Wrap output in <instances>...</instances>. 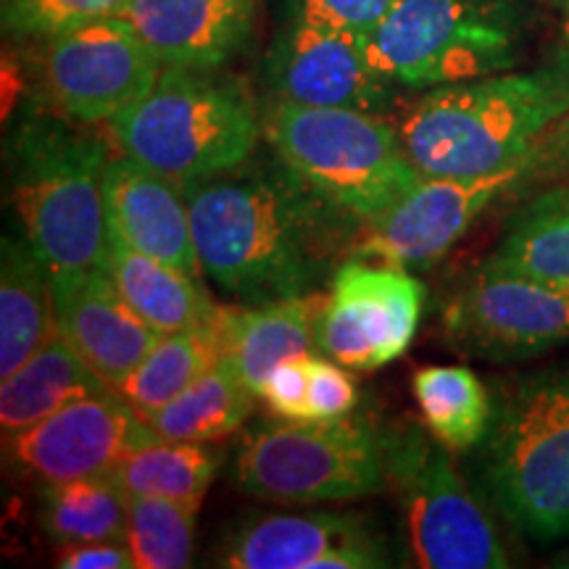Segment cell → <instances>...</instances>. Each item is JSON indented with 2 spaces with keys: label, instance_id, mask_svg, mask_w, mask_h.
Wrapping results in <instances>:
<instances>
[{
  "label": "cell",
  "instance_id": "obj_13",
  "mask_svg": "<svg viewBox=\"0 0 569 569\" xmlns=\"http://www.w3.org/2000/svg\"><path fill=\"white\" fill-rule=\"evenodd\" d=\"M425 306V284L407 269L348 259L317 322V351L348 369H380L407 353Z\"/></svg>",
  "mask_w": 569,
  "mask_h": 569
},
{
  "label": "cell",
  "instance_id": "obj_18",
  "mask_svg": "<svg viewBox=\"0 0 569 569\" xmlns=\"http://www.w3.org/2000/svg\"><path fill=\"white\" fill-rule=\"evenodd\" d=\"M103 203L111 234L201 280L203 267L180 182L127 153L111 156L103 172Z\"/></svg>",
  "mask_w": 569,
  "mask_h": 569
},
{
  "label": "cell",
  "instance_id": "obj_8",
  "mask_svg": "<svg viewBox=\"0 0 569 569\" xmlns=\"http://www.w3.org/2000/svg\"><path fill=\"white\" fill-rule=\"evenodd\" d=\"M388 430L369 417L261 425L234 457L240 490L269 503H325L375 496L388 482Z\"/></svg>",
  "mask_w": 569,
  "mask_h": 569
},
{
  "label": "cell",
  "instance_id": "obj_35",
  "mask_svg": "<svg viewBox=\"0 0 569 569\" xmlns=\"http://www.w3.org/2000/svg\"><path fill=\"white\" fill-rule=\"evenodd\" d=\"M56 565L61 569H134V559L127 540H96L59 546Z\"/></svg>",
  "mask_w": 569,
  "mask_h": 569
},
{
  "label": "cell",
  "instance_id": "obj_17",
  "mask_svg": "<svg viewBox=\"0 0 569 569\" xmlns=\"http://www.w3.org/2000/svg\"><path fill=\"white\" fill-rule=\"evenodd\" d=\"M51 274L59 336L106 386L119 390L151 353L161 332L132 309L109 269L92 267Z\"/></svg>",
  "mask_w": 569,
  "mask_h": 569
},
{
  "label": "cell",
  "instance_id": "obj_37",
  "mask_svg": "<svg viewBox=\"0 0 569 569\" xmlns=\"http://www.w3.org/2000/svg\"><path fill=\"white\" fill-rule=\"evenodd\" d=\"M557 567H567V569H569V551L565 553V557H561V559L557 561Z\"/></svg>",
  "mask_w": 569,
  "mask_h": 569
},
{
  "label": "cell",
  "instance_id": "obj_26",
  "mask_svg": "<svg viewBox=\"0 0 569 569\" xmlns=\"http://www.w3.org/2000/svg\"><path fill=\"white\" fill-rule=\"evenodd\" d=\"M222 356H227L224 309L209 327L161 336L151 353L119 386V393L138 409L142 419H148L184 388L193 386Z\"/></svg>",
  "mask_w": 569,
  "mask_h": 569
},
{
  "label": "cell",
  "instance_id": "obj_1",
  "mask_svg": "<svg viewBox=\"0 0 569 569\" xmlns=\"http://www.w3.org/2000/svg\"><path fill=\"white\" fill-rule=\"evenodd\" d=\"M180 184L203 274L246 306L311 293L356 246L359 219L325 201L274 153Z\"/></svg>",
  "mask_w": 569,
  "mask_h": 569
},
{
  "label": "cell",
  "instance_id": "obj_12",
  "mask_svg": "<svg viewBox=\"0 0 569 569\" xmlns=\"http://www.w3.org/2000/svg\"><path fill=\"white\" fill-rule=\"evenodd\" d=\"M163 63L124 17H106L48 38L42 82L56 111L98 124L148 96Z\"/></svg>",
  "mask_w": 569,
  "mask_h": 569
},
{
  "label": "cell",
  "instance_id": "obj_20",
  "mask_svg": "<svg viewBox=\"0 0 569 569\" xmlns=\"http://www.w3.org/2000/svg\"><path fill=\"white\" fill-rule=\"evenodd\" d=\"M327 303L325 293H303L253 309H224L227 356L261 398L269 372L290 356L317 348V322Z\"/></svg>",
  "mask_w": 569,
  "mask_h": 569
},
{
  "label": "cell",
  "instance_id": "obj_16",
  "mask_svg": "<svg viewBox=\"0 0 569 569\" xmlns=\"http://www.w3.org/2000/svg\"><path fill=\"white\" fill-rule=\"evenodd\" d=\"M264 74L274 101L317 109L380 113L396 88L369 63L365 34L306 17H290L277 34Z\"/></svg>",
  "mask_w": 569,
  "mask_h": 569
},
{
  "label": "cell",
  "instance_id": "obj_9",
  "mask_svg": "<svg viewBox=\"0 0 569 569\" xmlns=\"http://www.w3.org/2000/svg\"><path fill=\"white\" fill-rule=\"evenodd\" d=\"M388 480L401 498L411 559L422 569H503L509 551L451 451L427 425L388 430Z\"/></svg>",
  "mask_w": 569,
  "mask_h": 569
},
{
  "label": "cell",
  "instance_id": "obj_30",
  "mask_svg": "<svg viewBox=\"0 0 569 569\" xmlns=\"http://www.w3.org/2000/svg\"><path fill=\"white\" fill-rule=\"evenodd\" d=\"M201 507L161 496H132L127 546L138 569H182L193 565L196 517Z\"/></svg>",
  "mask_w": 569,
  "mask_h": 569
},
{
  "label": "cell",
  "instance_id": "obj_19",
  "mask_svg": "<svg viewBox=\"0 0 569 569\" xmlns=\"http://www.w3.org/2000/svg\"><path fill=\"white\" fill-rule=\"evenodd\" d=\"M122 17L163 67L219 69L251 38L256 0H130Z\"/></svg>",
  "mask_w": 569,
  "mask_h": 569
},
{
  "label": "cell",
  "instance_id": "obj_2",
  "mask_svg": "<svg viewBox=\"0 0 569 569\" xmlns=\"http://www.w3.org/2000/svg\"><path fill=\"white\" fill-rule=\"evenodd\" d=\"M569 117V51L528 71H501L427 90L401 122L427 177H480L528 159Z\"/></svg>",
  "mask_w": 569,
  "mask_h": 569
},
{
  "label": "cell",
  "instance_id": "obj_25",
  "mask_svg": "<svg viewBox=\"0 0 569 569\" xmlns=\"http://www.w3.org/2000/svg\"><path fill=\"white\" fill-rule=\"evenodd\" d=\"M486 264L569 290V184L525 203L509 219Z\"/></svg>",
  "mask_w": 569,
  "mask_h": 569
},
{
  "label": "cell",
  "instance_id": "obj_7",
  "mask_svg": "<svg viewBox=\"0 0 569 569\" xmlns=\"http://www.w3.org/2000/svg\"><path fill=\"white\" fill-rule=\"evenodd\" d=\"M522 42L525 17L517 0H398L365 34L377 74L411 90L515 69Z\"/></svg>",
  "mask_w": 569,
  "mask_h": 569
},
{
  "label": "cell",
  "instance_id": "obj_24",
  "mask_svg": "<svg viewBox=\"0 0 569 569\" xmlns=\"http://www.w3.org/2000/svg\"><path fill=\"white\" fill-rule=\"evenodd\" d=\"M256 396L230 356L198 377L190 388L172 398L167 407L146 419L159 438L193 440V443H217L240 430L253 411Z\"/></svg>",
  "mask_w": 569,
  "mask_h": 569
},
{
  "label": "cell",
  "instance_id": "obj_4",
  "mask_svg": "<svg viewBox=\"0 0 569 569\" xmlns=\"http://www.w3.org/2000/svg\"><path fill=\"white\" fill-rule=\"evenodd\" d=\"M478 472L490 507L525 538L569 536V359L501 388Z\"/></svg>",
  "mask_w": 569,
  "mask_h": 569
},
{
  "label": "cell",
  "instance_id": "obj_10",
  "mask_svg": "<svg viewBox=\"0 0 569 569\" xmlns=\"http://www.w3.org/2000/svg\"><path fill=\"white\" fill-rule=\"evenodd\" d=\"M549 163L553 156L543 140L528 159L498 172L480 177L425 174L393 209L367 224L365 238L356 240L353 256L401 269L438 264L498 198L530 182Z\"/></svg>",
  "mask_w": 569,
  "mask_h": 569
},
{
  "label": "cell",
  "instance_id": "obj_11",
  "mask_svg": "<svg viewBox=\"0 0 569 569\" xmlns=\"http://www.w3.org/2000/svg\"><path fill=\"white\" fill-rule=\"evenodd\" d=\"M443 336L467 359H536L569 343V290L482 261L446 303Z\"/></svg>",
  "mask_w": 569,
  "mask_h": 569
},
{
  "label": "cell",
  "instance_id": "obj_22",
  "mask_svg": "<svg viewBox=\"0 0 569 569\" xmlns=\"http://www.w3.org/2000/svg\"><path fill=\"white\" fill-rule=\"evenodd\" d=\"M106 269L117 280L132 309L161 336L209 327L224 309L211 301V296L198 284V277L134 251L111 232Z\"/></svg>",
  "mask_w": 569,
  "mask_h": 569
},
{
  "label": "cell",
  "instance_id": "obj_5",
  "mask_svg": "<svg viewBox=\"0 0 569 569\" xmlns=\"http://www.w3.org/2000/svg\"><path fill=\"white\" fill-rule=\"evenodd\" d=\"M119 151L174 182L201 180L246 163L264 122L251 92L217 69L163 67L148 96L109 119Z\"/></svg>",
  "mask_w": 569,
  "mask_h": 569
},
{
  "label": "cell",
  "instance_id": "obj_3",
  "mask_svg": "<svg viewBox=\"0 0 569 569\" xmlns=\"http://www.w3.org/2000/svg\"><path fill=\"white\" fill-rule=\"evenodd\" d=\"M48 111L27 113L6 142L11 203L19 230L51 272L103 267L109 219L103 172L109 146L101 134Z\"/></svg>",
  "mask_w": 569,
  "mask_h": 569
},
{
  "label": "cell",
  "instance_id": "obj_27",
  "mask_svg": "<svg viewBox=\"0 0 569 569\" xmlns=\"http://www.w3.org/2000/svg\"><path fill=\"white\" fill-rule=\"evenodd\" d=\"M427 430L451 453L475 451L493 422V398L472 369L422 367L411 380Z\"/></svg>",
  "mask_w": 569,
  "mask_h": 569
},
{
  "label": "cell",
  "instance_id": "obj_29",
  "mask_svg": "<svg viewBox=\"0 0 569 569\" xmlns=\"http://www.w3.org/2000/svg\"><path fill=\"white\" fill-rule=\"evenodd\" d=\"M222 467V453L211 443L156 438L134 448L111 469L127 496H161L201 507L213 478Z\"/></svg>",
  "mask_w": 569,
  "mask_h": 569
},
{
  "label": "cell",
  "instance_id": "obj_14",
  "mask_svg": "<svg viewBox=\"0 0 569 569\" xmlns=\"http://www.w3.org/2000/svg\"><path fill=\"white\" fill-rule=\"evenodd\" d=\"M219 565L232 569L393 567L388 540L361 511H251L232 525Z\"/></svg>",
  "mask_w": 569,
  "mask_h": 569
},
{
  "label": "cell",
  "instance_id": "obj_32",
  "mask_svg": "<svg viewBox=\"0 0 569 569\" xmlns=\"http://www.w3.org/2000/svg\"><path fill=\"white\" fill-rule=\"evenodd\" d=\"M309 369V422H338L351 417L359 403L356 380L346 372L343 365L332 359L306 356Z\"/></svg>",
  "mask_w": 569,
  "mask_h": 569
},
{
  "label": "cell",
  "instance_id": "obj_15",
  "mask_svg": "<svg viewBox=\"0 0 569 569\" xmlns=\"http://www.w3.org/2000/svg\"><path fill=\"white\" fill-rule=\"evenodd\" d=\"M159 438L119 390L67 403L24 430L6 436V451L27 475L48 482L106 475L134 448Z\"/></svg>",
  "mask_w": 569,
  "mask_h": 569
},
{
  "label": "cell",
  "instance_id": "obj_21",
  "mask_svg": "<svg viewBox=\"0 0 569 569\" xmlns=\"http://www.w3.org/2000/svg\"><path fill=\"white\" fill-rule=\"evenodd\" d=\"M56 327L53 274L24 232L3 234L0 246V377L17 369L51 340Z\"/></svg>",
  "mask_w": 569,
  "mask_h": 569
},
{
  "label": "cell",
  "instance_id": "obj_6",
  "mask_svg": "<svg viewBox=\"0 0 569 569\" xmlns=\"http://www.w3.org/2000/svg\"><path fill=\"white\" fill-rule=\"evenodd\" d=\"M264 138L290 172L361 224L377 222L425 177L401 130L369 111L274 101Z\"/></svg>",
  "mask_w": 569,
  "mask_h": 569
},
{
  "label": "cell",
  "instance_id": "obj_34",
  "mask_svg": "<svg viewBox=\"0 0 569 569\" xmlns=\"http://www.w3.org/2000/svg\"><path fill=\"white\" fill-rule=\"evenodd\" d=\"M398 0H290V17L327 21L340 30L369 34Z\"/></svg>",
  "mask_w": 569,
  "mask_h": 569
},
{
  "label": "cell",
  "instance_id": "obj_33",
  "mask_svg": "<svg viewBox=\"0 0 569 569\" xmlns=\"http://www.w3.org/2000/svg\"><path fill=\"white\" fill-rule=\"evenodd\" d=\"M306 356H290L269 372L261 401L277 419L284 422H309V369Z\"/></svg>",
  "mask_w": 569,
  "mask_h": 569
},
{
  "label": "cell",
  "instance_id": "obj_28",
  "mask_svg": "<svg viewBox=\"0 0 569 569\" xmlns=\"http://www.w3.org/2000/svg\"><path fill=\"white\" fill-rule=\"evenodd\" d=\"M127 511L130 496L111 472L42 488L40 522L56 546L124 540Z\"/></svg>",
  "mask_w": 569,
  "mask_h": 569
},
{
  "label": "cell",
  "instance_id": "obj_31",
  "mask_svg": "<svg viewBox=\"0 0 569 569\" xmlns=\"http://www.w3.org/2000/svg\"><path fill=\"white\" fill-rule=\"evenodd\" d=\"M130 0H3V30L13 38H53L88 21L122 17Z\"/></svg>",
  "mask_w": 569,
  "mask_h": 569
},
{
  "label": "cell",
  "instance_id": "obj_23",
  "mask_svg": "<svg viewBox=\"0 0 569 569\" xmlns=\"http://www.w3.org/2000/svg\"><path fill=\"white\" fill-rule=\"evenodd\" d=\"M111 386L84 365L82 356L59 332L0 386L3 436L24 430L77 398L103 393Z\"/></svg>",
  "mask_w": 569,
  "mask_h": 569
},
{
  "label": "cell",
  "instance_id": "obj_36",
  "mask_svg": "<svg viewBox=\"0 0 569 569\" xmlns=\"http://www.w3.org/2000/svg\"><path fill=\"white\" fill-rule=\"evenodd\" d=\"M559 6H561V17H565V38L569 46V0H559Z\"/></svg>",
  "mask_w": 569,
  "mask_h": 569
}]
</instances>
